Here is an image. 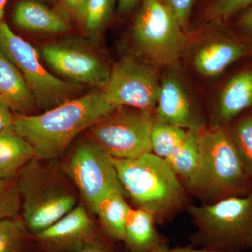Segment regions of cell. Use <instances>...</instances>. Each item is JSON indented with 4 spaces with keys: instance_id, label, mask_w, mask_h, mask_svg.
<instances>
[{
    "instance_id": "7",
    "label": "cell",
    "mask_w": 252,
    "mask_h": 252,
    "mask_svg": "<svg viewBox=\"0 0 252 252\" xmlns=\"http://www.w3.org/2000/svg\"><path fill=\"white\" fill-rule=\"evenodd\" d=\"M152 111L117 107L86 131L87 137L107 155L131 158L152 152Z\"/></svg>"
},
{
    "instance_id": "12",
    "label": "cell",
    "mask_w": 252,
    "mask_h": 252,
    "mask_svg": "<svg viewBox=\"0 0 252 252\" xmlns=\"http://www.w3.org/2000/svg\"><path fill=\"white\" fill-rule=\"evenodd\" d=\"M32 237L45 252L73 251L105 243L82 205H77L49 228Z\"/></svg>"
},
{
    "instance_id": "36",
    "label": "cell",
    "mask_w": 252,
    "mask_h": 252,
    "mask_svg": "<svg viewBox=\"0 0 252 252\" xmlns=\"http://www.w3.org/2000/svg\"><path fill=\"white\" fill-rule=\"evenodd\" d=\"M23 252H31L30 251H28V250H24Z\"/></svg>"
},
{
    "instance_id": "18",
    "label": "cell",
    "mask_w": 252,
    "mask_h": 252,
    "mask_svg": "<svg viewBox=\"0 0 252 252\" xmlns=\"http://www.w3.org/2000/svg\"><path fill=\"white\" fill-rule=\"evenodd\" d=\"M34 158V149L13 126L0 133V180L16 179L20 170Z\"/></svg>"
},
{
    "instance_id": "23",
    "label": "cell",
    "mask_w": 252,
    "mask_h": 252,
    "mask_svg": "<svg viewBox=\"0 0 252 252\" xmlns=\"http://www.w3.org/2000/svg\"><path fill=\"white\" fill-rule=\"evenodd\" d=\"M225 127L234 144L244 169L252 181V112L237 119Z\"/></svg>"
},
{
    "instance_id": "8",
    "label": "cell",
    "mask_w": 252,
    "mask_h": 252,
    "mask_svg": "<svg viewBox=\"0 0 252 252\" xmlns=\"http://www.w3.org/2000/svg\"><path fill=\"white\" fill-rule=\"evenodd\" d=\"M184 31L172 10L160 0H143L132 26L136 45L158 64H170L178 58Z\"/></svg>"
},
{
    "instance_id": "5",
    "label": "cell",
    "mask_w": 252,
    "mask_h": 252,
    "mask_svg": "<svg viewBox=\"0 0 252 252\" xmlns=\"http://www.w3.org/2000/svg\"><path fill=\"white\" fill-rule=\"evenodd\" d=\"M37 158L20 170L16 180L23 220L31 236L46 230L77 206V197L59 169Z\"/></svg>"
},
{
    "instance_id": "29",
    "label": "cell",
    "mask_w": 252,
    "mask_h": 252,
    "mask_svg": "<svg viewBox=\"0 0 252 252\" xmlns=\"http://www.w3.org/2000/svg\"><path fill=\"white\" fill-rule=\"evenodd\" d=\"M88 0H60L61 15L64 18L80 21Z\"/></svg>"
},
{
    "instance_id": "24",
    "label": "cell",
    "mask_w": 252,
    "mask_h": 252,
    "mask_svg": "<svg viewBox=\"0 0 252 252\" xmlns=\"http://www.w3.org/2000/svg\"><path fill=\"white\" fill-rule=\"evenodd\" d=\"M116 2L117 0H88L79 22L94 40L108 22Z\"/></svg>"
},
{
    "instance_id": "32",
    "label": "cell",
    "mask_w": 252,
    "mask_h": 252,
    "mask_svg": "<svg viewBox=\"0 0 252 252\" xmlns=\"http://www.w3.org/2000/svg\"><path fill=\"white\" fill-rule=\"evenodd\" d=\"M149 252H220L212 251V250H205V249L195 248V247L190 246L182 247V248H170L168 245L161 247V248L156 249Z\"/></svg>"
},
{
    "instance_id": "26",
    "label": "cell",
    "mask_w": 252,
    "mask_h": 252,
    "mask_svg": "<svg viewBox=\"0 0 252 252\" xmlns=\"http://www.w3.org/2000/svg\"><path fill=\"white\" fill-rule=\"evenodd\" d=\"M21 198L16 179L0 180V220L18 217Z\"/></svg>"
},
{
    "instance_id": "16",
    "label": "cell",
    "mask_w": 252,
    "mask_h": 252,
    "mask_svg": "<svg viewBox=\"0 0 252 252\" xmlns=\"http://www.w3.org/2000/svg\"><path fill=\"white\" fill-rule=\"evenodd\" d=\"M0 99L18 114H28L36 105L33 94L14 63L0 51Z\"/></svg>"
},
{
    "instance_id": "4",
    "label": "cell",
    "mask_w": 252,
    "mask_h": 252,
    "mask_svg": "<svg viewBox=\"0 0 252 252\" xmlns=\"http://www.w3.org/2000/svg\"><path fill=\"white\" fill-rule=\"evenodd\" d=\"M196 228L192 246L220 252H252V187L246 195L190 205Z\"/></svg>"
},
{
    "instance_id": "20",
    "label": "cell",
    "mask_w": 252,
    "mask_h": 252,
    "mask_svg": "<svg viewBox=\"0 0 252 252\" xmlns=\"http://www.w3.org/2000/svg\"><path fill=\"white\" fill-rule=\"evenodd\" d=\"M124 194L122 190L109 193L99 202L94 212L98 217L104 234L112 240L122 242L126 220L131 209Z\"/></svg>"
},
{
    "instance_id": "2",
    "label": "cell",
    "mask_w": 252,
    "mask_h": 252,
    "mask_svg": "<svg viewBox=\"0 0 252 252\" xmlns=\"http://www.w3.org/2000/svg\"><path fill=\"white\" fill-rule=\"evenodd\" d=\"M196 135L199 160L195 174L187 184L190 190L207 203L246 195L252 181L244 169L226 127H202Z\"/></svg>"
},
{
    "instance_id": "3",
    "label": "cell",
    "mask_w": 252,
    "mask_h": 252,
    "mask_svg": "<svg viewBox=\"0 0 252 252\" xmlns=\"http://www.w3.org/2000/svg\"><path fill=\"white\" fill-rule=\"evenodd\" d=\"M109 158L124 193L151 212L157 223H163L185 205V189L162 158L149 152L131 158Z\"/></svg>"
},
{
    "instance_id": "6",
    "label": "cell",
    "mask_w": 252,
    "mask_h": 252,
    "mask_svg": "<svg viewBox=\"0 0 252 252\" xmlns=\"http://www.w3.org/2000/svg\"><path fill=\"white\" fill-rule=\"evenodd\" d=\"M0 51L18 68L31 89L36 105L44 111L72 99L73 94L82 88L48 72L35 48L16 35L4 21L0 25Z\"/></svg>"
},
{
    "instance_id": "30",
    "label": "cell",
    "mask_w": 252,
    "mask_h": 252,
    "mask_svg": "<svg viewBox=\"0 0 252 252\" xmlns=\"http://www.w3.org/2000/svg\"><path fill=\"white\" fill-rule=\"evenodd\" d=\"M7 103L0 99V133L13 126L15 116Z\"/></svg>"
},
{
    "instance_id": "28",
    "label": "cell",
    "mask_w": 252,
    "mask_h": 252,
    "mask_svg": "<svg viewBox=\"0 0 252 252\" xmlns=\"http://www.w3.org/2000/svg\"><path fill=\"white\" fill-rule=\"evenodd\" d=\"M160 1L172 10L180 22L181 26L185 31L188 25L195 0H160Z\"/></svg>"
},
{
    "instance_id": "21",
    "label": "cell",
    "mask_w": 252,
    "mask_h": 252,
    "mask_svg": "<svg viewBox=\"0 0 252 252\" xmlns=\"http://www.w3.org/2000/svg\"><path fill=\"white\" fill-rule=\"evenodd\" d=\"M199 150L195 131H189L185 141L165 159L172 171L188 184L198 166Z\"/></svg>"
},
{
    "instance_id": "15",
    "label": "cell",
    "mask_w": 252,
    "mask_h": 252,
    "mask_svg": "<svg viewBox=\"0 0 252 252\" xmlns=\"http://www.w3.org/2000/svg\"><path fill=\"white\" fill-rule=\"evenodd\" d=\"M156 220L151 212L137 207L127 215L124 243L130 252H149L167 246L166 240L156 228Z\"/></svg>"
},
{
    "instance_id": "13",
    "label": "cell",
    "mask_w": 252,
    "mask_h": 252,
    "mask_svg": "<svg viewBox=\"0 0 252 252\" xmlns=\"http://www.w3.org/2000/svg\"><path fill=\"white\" fill-rule=\"evenodd\" d=\"M156 109V117L162 122L195 132L203 127L183 86L174 76H168L160 84Z\"/></svg>"
},
{
    "instance_id": "1",
    "label": "cell",
    "mask_w": 252,
    "mask_h": 252,
    "mask_svg": "<svg viewBox=\"0 0 252 252\" xmlns=\"http://www.w3.org/2000/svg\"><path fill=\"white\" fill-rule=\"evenodd\" d=\"M115 109L104 98L102 91H92L41 114H18L13 128L31 144L36 158L54 160L78 136Z\"/></svg>"
},
{
    "instance_id": "9",
    "label": "cell",
    "mask_w": 252,
    "mask_h": 252,
    "mask_svg": "<svg viewBox=\"0 0 252 252\" xmlns=\"http://www.w3.org/2000/svg\"><path fill=\"white\" fill-rule=\"evenodd\" d=\"M67 170L94 213L104 197L114 190H124L109 156L89 137L76 146Z\"/></svg>"
},
{
    "instance_id": "19",
    "label": "cell",
    "mask_w": 252,
    "mask_h": 252,
    "mask_svg": "<svg viewBox=\"0 0 252 252\" xmlns=\"http://www.w3.org/2000/svg\"><path fill=\"white\" fill-rule=\"evenodd\" d=\"M245 54L243 46L233 41L210 43L201 48L194 59L197 70L206 77L218 75Z\"/></svg>"
},
{
    "instance_id": "10",
    "label": "cell",
    "mask_w": 252,
    "mask_h": 252,
    "mask_svg": "<svg viewBox=\"0 0 252 252\" xmlns=\"http://www.w3.org/2000/svg\"><path fill=\"white\" fill-rule=\"evenodd\" d=\"M160 86L151 68L126 58L113 67L102 91L104 98L114 108L129 107L152 111L157 107Z\"/></svg>"
},
{
    "instance_id": "35",
    "label": "cell",
    "mask_w": 252,
    "mask_h": 252,
    "mask_svg": "<svg viewBox=\"0 0 252 252\" xmlns=\"http://www.w3.org/2000/svg\"><path fill=\"white\" fill-rule=\"evenodd\" d=\"M7 1L8 0H0V25L4 22L3 18H4V9Z\"/></svg>"
},
{
    "instance_id": "17",
    "label": "cell",
    "mask_w": 252,
    "mask_h": 252,
    "mask_svg": "<svg viewBox=\"0 0 252 252\" xmlns=\"http://www.w3.org/2000/svg\"><path fill=\"white\" fill-rule=\"evenodd\" d=\"M252 105V69L239 73L225 85L222 91L217 117L228 124Z\"/></svg>"
},
{
    "instance_id": "27",
    "label": "cell",
    "mask_w": 252,
    "mask_h": 252,
    "mask_svg": "<svg viewBox=\"0 0 252 252\" xmlns=\"http://www.w3.org/2000/svg\"><path fill=\"white\" fill-rule=\"evenodd\" d=\"M252 0H211L207 9V18L213 22L225 21L240 14Z\"/></svg>"
},
{
    "instance_id": "22",
    "label": "cell",
    "mask_w": 252,
    "mask_h": 252,
    "mask_svg": "<svg viewBox=\"0 0 252 252\" xmlns=\"http://www.w3.org/2000/svg\"><path fill=\"white\" fill-rule=\"evenodd\" d=\"M189 131L170 125L156 117L151 132L152 153L165 160L185 141Z\"/></svg>"
},
{
    "instance_id": "31",
    "label": "cell",
    "mask_w": 252,
    "mask_h": 252,
    "mask_svg": "<svg viewBox=\"0 0 252 252\" xmlns=\"http://www.w3.org/2000/svg\"><path fill=\"white\" fill-rule=\"evenodd\" d=\"M238 26L244 32L252 37V3L240 13Z\"/></svg>"
},
{
    "instance_id": "34",
    "label": "cell",
    "mask_w": 252,
    "mask_h": 252,
    "mask_svg": "<svg viewBox=\"0 0 252 252\" xmlns=\"http://www.w3.org/2000/svg\"><path fill=\"white\" fill-rule=\"evenodd\" d=\"M64 252H112V251L107 243H103L93 244L73 251Z\"/></svg>"
},
{
    "instance_id": "11",
    "label": "cell",
    "mask_w": 252,
    "mask_h": 252,
    "mask_svg": "<svg viewBox=\"0 0 252 252\" xmlns=\"http://www.w3.org/2000/svg\"><path fill=\"white\" fill-rule=\"evenodd\" d=\"M42 54L53 69L74 84L104 89L109 80L110 71L103 61L81 46L50 44L43 47Z\"/></svg>"
},
{
    "instance_id": "25",
    "label": "cell",
    "mask_w": 252,
    "mask_h": 252,
    "mask_svg": "<svg viewBox=\"0 0 252 252\" xmlns=\"http://www.w3.org/2000/svg\"><path fill=\"white\" fill-rule=\"evenodd\" d=\"M29 234L18 217L0 220V252H23Z\"/></svg>"
},
{
    "instance_id": "14",
    "label": "cell",
    "mask_w": 252,
    "mask_h": 252,
    "mask_svg": "<svg viewBox=\"0 0 252 252\" xmlns=\"http://www.w3.org/2000/svg\"><path fill=\"white\" fill-rule=\"evenodd\" d=\"M13 18L18 27L33 32L58 34L69 30L62 15L34 0L20 1L15 7Z\"/></svg>"
},
{
    "instance_id": "33",
    "label": "cell",
    "mask_w": 252,
    "mask_h": 252,
    "mask_svg": "<svg viewBox=\"0 0 252 252\" xmlns=\"http://www.w3.org/2000/svg\"><path fill=\"white\" fill-rule=\"evenodd\" d=\"M143 0H117L118 9L122 14H126L135 9Z\"/></svg>"
}]
</instances>
